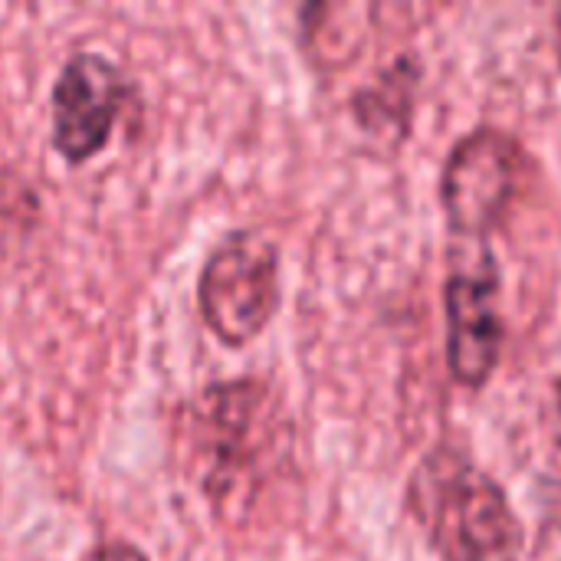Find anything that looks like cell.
Listing matches in <instances>:
<instances>
[{
  "instance_id": "1",
  "label": "cell",
  "mask_w": 561,
  "mask_h": 561,
  "mask_svg": "<svg viewBox=\"0 0 561 561\" xmlns=\"http://www.w3.org/2000/svg\"><path fill=\"white\" fill-rule=\"evenodd\" d=\"M178 447L187 473L217 506L250 503L263 473L286 447V417L260 378L201 388L178 411Z\"/></svg>"
},
{
  "instance_id": "2",
  "label": "cell",
  "mask_w": 561,
  "mask_h": 561,
  "mask_svg": "<svg viewBox=\"0 0 561 561\" xmlns=\"http://www.w3.org/2000/svg\"><path fill=\"white\" fill-rule=\"evenodd\" d=\"M408 513L440 561H519L526 529L506 490L460 447H431L411 470Z\"/></svg>"
},
{
  "instance_id": "3",
  "label": "cell",
  "mask_w": 561,
  "mask_h": 561,
  "mask_svg": "<svg viewBox=\"0 0 561 561\" xmlns=\"http://www.w3.org/2000/svg\"><path fill=\"white\" fill-rule=\"evenodd\" d=\"M533 181L536 158L519 135L477 125L457 138L440 168V207L454 237L490 243Z\"/></svg>"
},
{
  "instance_id": "4",
  "label": "cell",
  "mask_w": 561,
  "mask_h": 561,
  "mask_svg": "<svg viewBox=\"0 0 561 561\" xmlns=\"http://www.w3.org/2000/svg\"><path fill=\"white\" fill-rule=\"evenodd\" d=\"M197 306L224 345L253 342L279 309V247L260 230L227 233L201 270Z\"/></svg>"
},
{
  "instance_id": "5",
  "label": "cell",
  "mask_w": 561,
  "mask_h": 561,
  "mask_svg": "<svg viewBox=\"0 0 561 561\" xmlns=\"http://www.w3.org/2000/svg\"><path fill=\"white\" fill-rule=\"evenodd\" d=\"M500 296L503 276L490 243L460 240L444 279V322L447 368L463 388H483L500 368L506 342Z\"/></svg>"
},
{
  "instance_id": "6",
  "label": "cell",
  "mask_w": 561,
  "mask_h": 561,
  "mask_svg": "<svg viewBox=\"0 0 561 561\" xmlns=\"http://www.w3.org/2000/svg\"><path fill=\"white\" fill-rule=\"evenodd\" d=\"M131 85L125 72L102 53L79 49L59 69L53 85V145L79 164L89 161L112 135Z\"/></svg>"
},
{
  "instance_id": "7",
  "label": "cell",
  "mask_w": 561,
  "mask_h": 561,
  "mask_svg": "<svg viewBox=\"0 0 561 561\" xmlns=\"http://www.w3.org/2000/svg\"><path fill=\"white\" fill-rule=\"evenodd\" d=\"M421 85V62L414 56H398L381 69V76L358 89L352 99V112L358 125L371 135L404 138L414 115V95Z\"/></svg>"
},
{
  "instance_id": "8",
  "label": "cell",
  "mask_w": 561,
  "mask_h": 561,
  "mask_svg": "<svg viewBox=\"0 0 561 561\" xmlns=\"http://www.w3.org/2000/svg\"><path fill=\"white\" fill-rule=\"evenodd\" d=\"M79 561H148V556L131 542H99Z\"/></svg>"
},
{
  "instance_id": "9",
  "label": "cell",
  "mask_w": 561,
  "mask_h": 561,
  "mask_svg": "<svg viewBox=\"0 0 561 561\" xmlns=\"http://www.w3.org/2000/svg\"><path fill=\"white\" fill-rule=\"evenodd\" d=\"M556 424H559V434H561V375H559V381H556Z\"/></svg>"
}]
</instances>
